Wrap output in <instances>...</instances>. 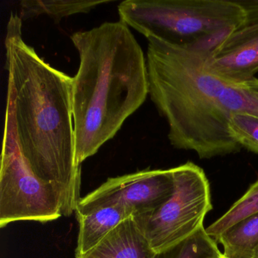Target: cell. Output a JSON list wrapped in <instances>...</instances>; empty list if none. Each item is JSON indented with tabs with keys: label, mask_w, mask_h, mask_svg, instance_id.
<instances>
[{
	"label": "cell",
	"mask_w": 258,
	"mask_h": 258,
	"mask_svg": "<svg viewBox=\"0 0 258 258\" xmlns=\"http://www.w3.org/2000/svg\"><path fill=\"white\" fill-rule=\"evenodd\" d=\"M172 169L174 191L171 197L152 212L134 217L156 253L200 230L212 209L209 182L204 170L192 162Z\"/></svg>",
	"instance_id": "obj_6"
},
{
	"label": "cell",
	"mask_w": 258,
	"mask_h": 258,
	"mask_svg": "<svg viewBox=\"0 0 258 258\" xmlns=\"http://www.w3.org/2000/svg\"><path fill=\"white\" fill-rule=\"evenodd\" d=\"M76 214L80 226L75 250L76 258L90 251L116 226L128 217H133L125 208L118 205L102 207Z\"/></svg>",
	"instance_id": "obj_10"
},
{
	"label": "cell",
	"mask_w": 258,
	"mask_h": 258,
	"mask_svg": "<svg viewBox=\"0 0 258 258\" xmlns=\"http://www.w3.org/2000/svg\"><path fill=\"white\" fill-rule=\"evenodd\" d=\"M155 254L135 218L130 217L78 258H154Z\"/></svg>",
	"instance_id": "obj_9"
},
{
	"label": "cell",
	"mask_w": 258,
	"mask_h": 258,
	"mask_svg": "<svg viewBox=\"0 0 258 258\" xmlns=\"http://www.w3.org/2000/svg\"><path fill=\"white\" fill-rule=\"evenodd\" d=\"M62 216L59 193L37 176L16 140L11 108L7 105L0 170V227L17 221L46 223Z\"/></svg>",
	"instance_id": "obj_5"
},
{
	"label": "cell",
	"mask_w": 258,
	"mask_h": 258,
	"mask_svg": "<svg viewBox=\"0 0 258 258\" xmlns=\"http://www.w3.org/2000/svg\"><path fill=\"white\" fill-rule=\"evenodd\" d=\"M247 13L245 25H258V0H238Z\"/></svg>",
	"instance_id": "obj_16"
},
{
	"label": "cell",
	"mask_w": 258,
	"mask_h": 258,
	"mask_svg": "<svg viewBox=\"0 0 258 258\" xmlns=\"http://www.w3.org/2000/svg\"><path fill=\"white\" fill-rule=\"evenodd\" d=\"M247 88L250 90H253V91L257 92L258 93V79L257 78H254L252 81H249V82L244 84Z\"/></svg>",
	"instance_id": "obj_17"
},
{
	"label": "cell",
	"mask_w": 258,
	"mask_h": 258,
	"mask_svg": "<svg viewBox=\"0 0 258 258\" xmlns=\"http://www.w3.org/2000/svg\"><path fill=\"white\" fill-rule=\"evenodd\" d=\"M117 11L146 39L179 46L224 40L247 22L244 7L232 0H126Z\"/></svg>",
	"instance_id": "obj_4"
},
{
	"label": "cell",
	"mask_w": 258,
	"mask_h": 258,
	"mask_svg": "<svg viewBox=\"0 0 258 258\" xmlns=\"http://www.w3.org/2000/svg\"><path fill=\"white\" fill-rule=\"evenodd\" d=\"M256 214H258V179L227 212L207 228V233L217 241L229 228Z\"/></svg>",
	"instance_id": "obj_13"
},
{
	"label": "cell",
	"mask_w": 258,
	"mask_h": 258,
	"mask_svg": "<svg viewBox=\"0 0 258 258\" xmlns=\"http://www.w3.org/2000/svg\"><path fill=\"white\" fill-rule=\"evenodd\" d=\"M211 72L223 82L244 84L258 72V25H244L229 34L210 55Z\"/></svg>",
	"instance_id": "obj_8"
},
{
	"label": "cell",
	"mask_w": 258,
	"mask_h": 258,
	"mask_svg": "<svg viewBox=\"0 0 258 258\" xmlns=\"http://www.w3.org/2000/svg\"><path fill=\"white\" fill-rule=\"evenodd\" d=\"M221 258H226V257H224V256H223H223H222Z\"/></svg>",
	"instance_id": "obj_19"
},
{
	"label": "cell",
	"mask_w": 258,
	"mask_h": 258,
	"mask_svg": "<svg viewBox=\"0 0 258 258\" xmlns=\"http://www.w3.org/2000/svg\"><path fill=\"white\" fill-rule=\"evenodd\" d=\"M22 20L11 13L5 39L8 71L7 105L16 140L36 175L52 184L62 216L76 212L81 200V166L76 162L73 78L46 63L22 37Z\"/></svg>",
	"instance_id": "obj_1"
},
{
	"label": "cell",
	"mask_w": 258,
	"mask_h": 258,
	"mask_svg": "<svg viewBox=\"0 0 258 258\" xmlns=\"http://www.w3.org/2000/svg\"><path fill=\"white\" fill-rule=\"evenodd\" d=\"M229 126L232 137L241 148L258 154V117L247 113H232Z\"/></svg>",
	"instance_id": "obj_15"
},
{
	"label": "cell",
	"mask_w": 258,
	"mask_h": 258,
	"mask_svg": "<svg viewBox=\"0 0 258 258\" xmlns=\"http://www.w3.org/2000/svg\"><path fill=\"white\" fill-rule=\"evenodd\" d=\"M252 258H258V245L257 247L255 248L254 251H253V256Z\"/></svg>",
	"instance_id": "obj_18"
},
{
	"label": "cell",
	"mask_w": 258,
	"mask_h": 258,
	"mask_svg": "<svg viewBox=\"0 0 258 258\" xmlns=\"http://www.w3.org/2000/svg\"><path fill=\"white\" fill-rule=\"evenodd\" d=\"M111 0H60V1H22L20 2L19 17L23 21L34 19L40 16H46L55 21L81 13H88L96 7L112 3Z\"/></svg>",
	"instance_id": "obj_11"
},
{
	"label": "cell",
	"mask_w": 258,
	"mask_h": 258,
	"mask_svg": "<svg viewBox=\"0 0 258 258\" xmlns=\"http://www.w3.org/2000/svg\"><path fill=\"white\" fill-rule=\"evenodd\" d=\"M173 191V169L140 170L107 179L81 199L76 213L118 205L137 217L157 209L171 197Z\"/></svg>",
	"instance_id": "obj_7"
},
{
	"label": "cell",
	"mask_w": 258,
	"mask_h": 258,
	"mask_svg": "<svg viewBox=\"0 0 258 258\" xmlns=\"http://www.w3.org/2000/svg\"><path fill=\"white\" fill-rule=\"evenodd\" d=\"M147 40L149 96L168 124L170 144L192 151L201 159L240 152L242 148L229 130L230 115L220 103L226 84L209 68L215 46Z\"/></svg>",
	"instance_id": "obj_3"
},
{
	"label": "cell",
	"mask_w": 258,
	"mask_h": 258,
	"mask_svg": "<svg viewBox=\"0 0 258 258\" xmlns=\"http://www.w3.org/2000/svg\"><path fill=\"white\" fill-rule=\"evenodd\" d=\"M217 241L202 228L194 235L182 242L156 253L154 258H221Z\"/></svg>",
	"instance_id": "obj_14"
},
{
	"label": "cell",
	"mask_w": 258,
	"mask_h": 258,
	"mask_svg": "<svg viewBox=\"0 0 258 258\" xmlns=\"http://www.w3.org/2000/svg\"><path fill=\"white\" fill-rule=\"evenodd\" d=\"M79 54L72 107L78 165L97 153L149 95L146 57L121 21L71 36Z\"/></svg>",
	"instance_id": "obj_2"
},
{
	"label": "cell",
	"mask_w": 258,
	"mask_h": 258,
	"mask_svg": "<svg viewBox=\"0 0 258 258\" xmlns=\"http://www.w3.org/2000/svg\"><path fill=\"white\" fill-rule=\"evenodd\" d=\"M226 258H252L258 245V214H253L232 227L217 239Z\"/></svg>",
	"instance_id": "obj_12"
}]
</instances>
